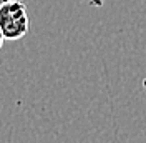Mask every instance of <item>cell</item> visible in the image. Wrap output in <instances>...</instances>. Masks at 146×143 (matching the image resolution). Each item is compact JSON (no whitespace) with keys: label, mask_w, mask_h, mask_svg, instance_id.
I'll list each match as a JSON object with an SVG mask.
<instances>
[{"label":"cell","mask_w":146,"mask_h":143,"mask_svg":"<svg viewBox=\"0 0 146 143\" xmlns=\"http://www.w3.org/2000/svg\"><path fill=\"white\" fill-rule=\"evenodd\" d=\"M3 42H5V37H3V32H2V28H0V48L3 47Z\"/></svg>","instance_id":"2"},{"label":"cell","mask_w":146,"mask_h":143,"mask_svg":"<svg viewBox=\"0 0 146 143\" xmlns=\"http://www.w3.org/2000/svg\"><path fill=\"white\" fill-rule=\"evenodd\" d=\"M0 28L5 40L15 42L28 33L30 18L27 13V5L20 0H10L0 7Z\"/></svg>","instance_id":"1"},{"label":"cell","mask_w":146,"mask_h":143,"mask_svg":"<svg viewBox=\"0 0 146 143\" xmlns=\"http://www.w3.org/2000/svg\"><path fill=\"white\" fill-rule=\"evenodd\" d=\"M5 2H10V0H0V7H2V5H3Z\"/></svg>","instance_id":"3"}]
</instances>
